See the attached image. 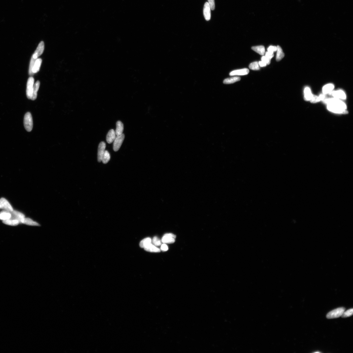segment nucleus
I'll return each mask as SVG.
<instances>
[{"label": "nucleus", "instance_id": "f8f14e48", "mask_svg": "<svg viewBox=\"0 0 353 353\" xmlns=\"http://www.w3.org/2000/svg\"><path fill=\"white\" fill-rule=\"evenodd\" d=\"M249 72L248 69H244L233 71L230 73V76H243L247 75Z\"/></svg>", "mask_w": 353, "mask_h": 353}, {"label": "nucleus", "instance_id": "b1692460", "mask_svg": "<svg viewBox=\"0 0 353 353\" xmlns=\"http://www.w3.org/2000/svg\"><path fill=\"white\" fill-rule=\"evenodd\" d=\"M334 88V85L332 84H329L326 85L323 88V92L324 94H330L333 90Z\"/></svg>", "mask_w": 353, "mask_h": 353}, {"label": "nucleus", "instance_id": "f03ea898", "mask_svg": "<svg viewBox=\"0 0 353 353\" xmlns=\"http://www.w3.org/2000/svg\"><path fill=\"white\" fill-rule=\"evenodd\" d=\"M24 127L27 131H31L33 128V120L31 114L27 112L25 115L24 120Z\"/></svg>", "mask_w": 353, "mask_h": 353}, {"label": "nucleus", "instance_id": "f257e3e1", "mask_svg": "<svg viewBox=\"0 0 353 353\" xmlns=\"http://www.w3.org/2000/svg\"><path fill=\"white\" fill-rule=\"evenodd\" d=\"M328 109L332 112L337 114H346L348 112L346 110L347 107L337 104H328Z\"/></svg>", "mask_w": 353, "mask_h": 353}, {"label": "nucleus", "instance_id": "7c9ffc66", "mask_svg": "<svg viewBox=\"0 0 353 353\" xmlns=\"http://www.w3.org/2000/svg\"><path fill=\"white\" fill-rule=\"evenodd\" d=\"M152 242L155 246H160L161 245L162 243L161 240L157 237H154L152 240Z\"/></svg>", "mask_w": 353, "mask_h": 353}, {"label": "nucleus", "instance_id": "f704fd0d", "mask_svg": "<svg viewBox=\"0 0 353 353\" xmlns=\"http://www.w3.org/2000/svg\"><path fill=\"white\" fill-rule=\"evenodd\" d=\"M261 61L266 63L267 65H269L271 62V60L265 56H263L261 58Z\"/></svg>", "mask_w": 353, "mask_h": 353}, {"label": "nucleus", "instance_id": "473e14b6", "mask_svg": "<svg viewBox=\"0 0 353 353\" xmlns=\"http://www.w3.org/2000/svg\"><path fill=\"white\" fill-rule=\"evenodd\" d=\"M208 1L211 10H214L215 8V0H208Z\"/></svg>", "mask_w": 353, "mask_h": 353}, {"label": "nucleus", "instance_id": "4468645a", "mask_svg": "<svg viewBox=\"0 0 353 353\" xmlns=\"http://www.w3.org/2000/svg\"><path fill=\"white\" fill-rule=\"evenodd\" d=\"M116 137L115 131L113 129L110 130L109 131L106 136V141L108 143H112L114 141Z\"/></svg>", "mask_w": 353, "mask_h": 353}, {"label": "nucleus", "instance_id": "2f4dec72", "mask_svg": "<svg viewBox=\"0 0 353 353\" xmlns=\"http://www.w3.org/2000/svg\"><path fill=\"white\" fill-rule=\"evenodd\" d=\"M277 47L275 46H270L267 49V52L274 53V52L277 51Z\"/></svg>", "mask_w": 353, "mask_h": 353}, {"label": "nucleus", "instance_id": "e433bc0d", "mask_svg": "<svg viewBox=\"0 0 353 353\" xmlns=\"http://www.w3.org/2000/svg\"><path fill=\"white\" fill-rule=\"evenodd\" d=\"M168 246L166 245L165 244H162L161 245V250L162 251H163V252H165V251L168 250Z\"/></svg>", "mask_w": 353, "mask_h": 353}, {"label": "nucleus", "instance_id": "c756f323", "mask_svg": "<svg viewBox=\"0 0 353 353\" xmlns=\"http://www.w3.org/2000/svg\"><path fill=\"white\" fill-rule=\"evenodd\" d=\"M249 68L250 69L254 70H259L260 69L258 62H257L251 63L250 64Z\"/></svg>", "mask_w": 353, "mask_h": 353}, {"label": "nucleus", "instance_id": "72a5a7b5", "mask_svg": "<svg viewBox=\"0 0 353 353\" xmlns=\"http://www.w3.org/2000/svg\"><path fill=\"white\" fill-rule=\"evenodd\" d=\"M320 101L321 100L319 97H318L315 95H313V97H312L311 98V99L310 100L311 102L314 103H317L318 102Z\"/></svg>", "mask_w": 353, "mask_h": 353}, {"label": "nucleus", "instance_id": "aec40b11", "mask_svg": "<svg viewBox=\"0 0 353 353\" xmlns=\"http://www.w3.org/2000/svg\"><path fill=\"white\" fill-rule=\"evenodd\" d=\"M252 49L260 55H263L265 52V49L263 46H254L252 47Z\"/></svg>", "mask_w": 353, "mask_h": 353}, {"label": "nucleus", "instance_id": "4be33fe9", "mask_svg": "<svg viewBox=\"0 0 353 353\" xmlns=\"http://www.w3.org/2000/svg\"><path fill=\"white\" fill-rule=\"evenodd\" d=\"M277 53L276 56V60L277 61H279L282 59L284 56V54L281 47L279 46H277Z\"/></svg>", "mask_w": 353, "mask_h": 353}, {"label": "nucleus", "instance_id": "f3484780", "mask_svg": "<svg viewBox=\"0 0 353 353\" xmlns=\"http://www.w3.org/2000/svg\"><path fill=\"white\" fill-rule=\"evenodd\" d=\"M11 212L3 210L0 213V220L4 221L10 219L11 218Z\"/></svg>", "mask_w": 353, "mask_h": 353}, {"label": "nucleus", "instance_id": "c85d7f7f", "mask_svg": "<svg viewBox=\"0 0 353 353\" xmlns=\"http://www.w3.org/2000/svg\"><path fill=\"white\" fill-rule=\"evenodd\" d=\"M353 314V309L352 308L349 309L347 311H344L341 315V317L343 318L349 317L351 316Z\"/></svg>", "mask_w": 353, "mask_h": 353}, {"label": "nucleus", "instance_id": "6e6552de", "mask_svg": "<svg viewBox=\"0 0 353 353\" xmlns=\"http://www.w3.org/2000/svg\"><path fill=\"white\" fill-rule=\"evenodd\" d=\"M106 144L104 142H101L98 145L97 152V161L98 162L102 161L103 155L106 148Z\"/></svg>", "mask_w": 353, "mask_h": 353}, {"label": "nucleus", "instance_id": "393cba45", "mask_svg": "<svg viewBox=\"0 0 353 353\" xmlns=\"http://www.w3.org/2000/svg\"><path fill=\"white\" fill-rule=\"evenodd\" d=\"M2 222L6 225L12 226H17L20 224L18 220L11 219L3 221Z\"/></svg>", "mask_w": 353, "mask_h": 353}, {"label": "nucleus", "instance_id": "6ab92c4d", "mask_svg": "<svg viewBox=\"0 0 353 353\" xmlns=\"http://www.w3.org/2000/svg\"><path fill=\"white\" fill-rule=\"evenodd\" d=\"M22 224L32 226H39L40 225L38 223L33 221L31 219L29 218H25L22 221Z\"/></svg>", "mask_w": 353, "mask_h": 353}, {"label": "nucleus", "instance_id": "cd10ccee", "mask_svg": "<svg viewBox=\"0 0 353 353\" xmlns=\"http://www.w3.org/2000/svg\"><path fill=\"white\" fill-rule=\"evenodd\" d=\"M152 240L150 238H145L142 240L140 243V246L141 247L144 248L147 245L151 243Z\"/></svg>", "mask_w": 353, "mask_h": 353}, {"label": "nucleus", "instance_id": "423d86ee", "mask_svg": "<svg viewBox=\"0 0 353 353\" xmlns=\"http://www.w3.org/2000/svg\"><path fill=\"white\" fill-rule=\"evenodd\" d=\"M0 209L11 212L13 210L12 206L6 199L2 198L0 199Z\"/></svg>", "mask_w": 353, "mask_h": 353}, {"label": "nucleus", "instance_id": "412c9836", "mask_svg": "<svg viewBox=\"0 0 353 353\" xmlns=\"http://www.w3.org/2000/svg\"><path fill=\"white\" fill-rule=\"evenodd\" d=\"M42 62V60L41 59H37L36 60L32 69V72L33 74L38 72Z\"/></svg>", "mask_w": 353, "mask_h": 353}, {"label": "nucleus", "instance_id": "a878e982", "mask_svg": "<svg viewBox=\"0 0 353 353\" xmlns=\"http://www.w3.org/2000/svg\"><path fill=\"white\" fill-rule=\"evenodd\" d=\"M304 93L305 100H310L313 95L312 94L310 88L308 87L305 88Z\"/></svg>", "mask_w": 353, "mask_h": 353}, {"label": "nucleus", "instance_id": "58836bf2", "mask_svg": "<svg viewBox=\"0 0 353 353\" xmlns=\"http://www.w3.org/2000/svg\"><path fill=\"white\" fill-rule=\"evenodd\" d=\"M319 97V98H320L321 100H325V96L324 95H323V94L322 95L321 94V95H320V96Z\"/></svg>", "mask_w": 353, "mask_h": 353}, {"label": "nucleus", "instance_id": "bb28decb", "mask_svg": "<svg viewBox=\"0 0 353 353\" xmlns=\"http://www.w3.org/2000/svg\"><path fill=\"white\" fill-rule=\"evenodd\" d=\"M110 155L109 153L107 151H105L103 155L102 161L103 164H106L109 161Z\"/></svg>", "mask_w": 353, "mask_h": 353}, {"label": "nucleus", "instance_id": "ddd939ff", "mask_svg": "<svg viewBox=\"0 0 353 353\" xmlns=\"http://www.w3.org/2000/svg\"><path fill=\"white\" fill-rule=\"evenodd\" d=\"M330 94L332 95L335 98H337L338 99L345 100L346 99V97L345 93L343 91L341 90L332 92Z\"/></svg>", "mask_w": 353, "mask_h": 353}, {"label": "nucleus", "instance_id": "a211bd4d", "mask_svg": "<svg viewBox=\"0 0 353 353\" xmlns=\"http://www.w3.org/2000/svg\"><path fill=\"white\" fill-rule=\"evenodd\" d=\"M40 85V82L39 81H37L35 84H34L33 93L31 100H34L36 99L37 97V92H38L39 90Z\"/></svg>", "mask_w": 353, "mask_h": 353}, {"label": "nucleus", "instance_id": "20e7f679", "mask_svg": "<svg viewBox=\"0 0 353 353\" xmlns=\"http://www.w3.org/2000/svg\"><path fill=\"white\" fill-rule=\"evenodd\" d=\"M34 79L32 77L29 78L27 84L26 91L27 96L29 99L31 100L33 91Z\"/></svg>", "mask_w": 353, "mask_h": 353}, {"label": "nucleus", "instance_id": "5701e85b", "mask_svg": "<svg viewBox=\"0 0 353 353\" xmlns=\"http://www.w3.org/2000/svg\"><path fill=\"white\" fill-rule=\"evenodd\" d=\"M240 80L241 78L239 77H235L230 78L224 80L223 83L225 84L233 83Z\"/></svg>", "mask_w": 353, "mask_h": 353}, {"label": "nucleus", "instance_id": "9b49d317", "mask_svg": "<svg viewBox=\"0 0 353 353\" xmlns=\"http://www.w3.org/2000/svg\"><path fill=\"white\" fill-rule=\"evenodd\" d=\"M211 8L208 2H206L204 7L203 14L206 21H209L211 19Z\"/></svg>", "mask_w": 353, "mask_h": 353}, {"label": "nucleus", "instance_id": "c9c22d12", "mask_svg": "<svg viewBox=\"0 0 353 353\" xmlns=\"http://www.w3.org/2000/svg\"><path fill=\"white\" fill-rule=\"evenodd\" d=\"M265 56L267 57V58L271 60L274 56V53L267 52L266 53Z\"/></svg>", "mask_w": 353, "mask_h": 353}, {"label": "nucleus", "instance_id": "2eb2a0df", "mask_svg": "<svg viewBox=\"0 0 353 353\" xmlns=\"http://www.w3.org/2000/svg\"><path fill=\"white\" fill-rule=\"evenodd\" d=\"M124 130V125L120 121H118L116 123V129L115 131L117 136H119L123 134Z\"/></svg>", "mask_w": 353, "mask_h": 353}, {"label": "nucleus", "instance_id": "39448f33", "mask_svg": "<svg viewBox=\"0 0 353 353\" xmlns=\"http://www.w3.org/2000/svg\"><path fill=\"white\" fill-rule=\"evenodd\" d=\"M124 138L125 135L123 134L117 136L114 141L113 150L114 151L117 152L119 150Z\"/></svg>", "mask_w": 353, "mask_h": 353}, {"label": "nucleus", "instance_id": "7ed1b4c3", "mask_svg": "<svg viewBox=\"0 0 353 353\" xmlns=\"http://www.w3.org/2000/svg\"><path fill=\"white\" fill-rule=\"evenodd\" d=\"M345 310V308L343 307L335 309L328 313L326 318L328 319H333L340 317Z\"/></svg>", "mask_w": 353, "mask_h": 353}, {"label": "nucleus", "instance_id": "dca6fc26", "mask_svg": "<svg viewBox=\"0 0 353 353\" xmlns=\"http://www.w3.org/2000/svg\"><path fill=\"white\" fill-rule=\"evenodd\" d=\"M144 250L147 252L152 253H159L160 252V250L156 247L154 245L151 243L144 248Z\"/></svg>", "mask_w": 353, "mask_h": 353}, {"label": "nucleus", "instance_id": "9d476101", "mask_svg": "<svg viewBox=\"0 0 353 353\" xmlns=\"http://www.w3.org/2000/svg\"><path fill=\"white\" fill-rule=\"evenodd\" d=\"M44 49V43L43 41H41L39 44L32 57L33 58L37 59L38 57L42 55Z\"/></svg>", "mask_w": 353, "mask_h": 353}, {"label": "nucleus", "instance_id": "4c0bfd02", "mask_svg": "<svg viewBox=\"0 0 353 353\" xmlns=\"http://www.w3.org/2000/svg\"><path fill=\"white\" fill-rule=\"evenodd\" d=\"M258 64L260 67H261L266 66L267 65V64L266 63L263 61H260L258 62Z\"/></svg>", "mask_w": 353, "mask_h": 353}, {"label": "nucleus", "instance_id": "1a4fd4ad", "mask_svg": "<svg viewBox=\"0 0 353 353\" xmlns=\"http://www.w3.org/2000/svg\"><path fill=\"white\" fill-rule=\"evenodd\" d=\"M11 213V217L10 219L18 220L20 224H22V220L25 218V216L24 214L16 210H13Z\"/></svg>", "mask_w": 353, "mask_h": 353}, {"label": "nucleus", "instance_id": "0eeeda50", "mask_svg": "<svg viewBox=\"0 0 353 353\" xmlns=\"http://www.w3.org/2000/svg\"><path fill=\"white\" fill-rule=\"evenodd\" d=\"M176 236L171 233L165 234L162 237V242L164 243L171 244L175 242Z\"/></svg>", "mask_w": 353, "mask_h": 353}]
</instances>
